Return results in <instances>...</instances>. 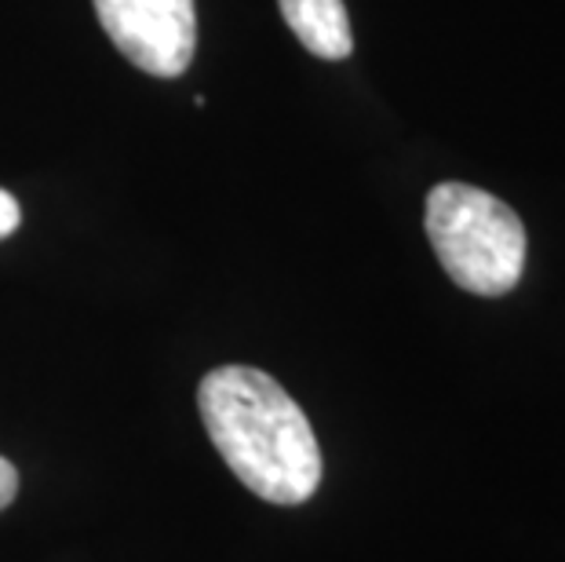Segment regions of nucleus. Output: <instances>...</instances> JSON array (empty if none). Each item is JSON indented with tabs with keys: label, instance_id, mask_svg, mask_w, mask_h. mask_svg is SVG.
I'll use <instances>...</instances> for the list:
<instances>
[{
	"label": "nucleus",
	"instance_id": "7ed1b4c3",
	"mask_svg": "<svg viewBox=\"0 0 565 562\" xmlns=\"http://www.w3.org/2000/svg\"><path fill=\"white\" fill-rule=\"evenodd\" d=\"M92 4L106 38L142 74L172 81L194 63V0H92Z\"/></svg>",
	"mask_w": 565,
	"mask_h": 562
},
{
	"label": "nucleus",
	"instance_id": "423d86ee",
	"mask_svg": "<svg viewBox=\"0 0 565 562\" xmlns=\"http://www.w3.org/2000/svg\"><path fill=\"white\" fill-rule=\"evenodd\" d=\"M15 494H19V471H15V464L0 457V511L15 500Z\"/></svg>",
	"mask_w": 565,
	"mask_h": 562
},
{
	"label": "nucleus",
	"instance_id": "f03ea898",
	"mask_svg": "<svg viewBox=\"0 0 565 562\" xmlns=\"http://www.w3.org/2000/svg\"><path fill=\"white\" fill-rule=\"evenodd\" d=\"M424 226L445 274L475 296H503L525 271V226L508 201L471 183H438Z\"/></svg>",
	"mask_w": 565,
	"mask_h": 562
},
{
	"label": "nucleus",
	"instance_id": "f257e3e1",
	"mask_svg": "<svg viewBox=\"0 0 565 562\" xmlns=\"http://www.w3.org/2000/svg\"><path fill=\"white\" fill-rule=\"evenodd\" d=\"M198 410L242 483L270 505H303L321 486V446L307 413L278 380L252 365H220L201 380Z\"/></svg>",
	"mask_w": 565,
	"mask_h": 562
},
{
	"label": "nucleus",
	"instance_id": "20e7f679",
	"mask_svg": "<svg viewBox=\"0 0 565 562\" xmlns=\"http://www.w3.org/2000/svg\"><path fill=\"white\" fill-rule=\"evenodd\" d=\"M285 26L296 33V41L310 55L340 63L354 52L351 15L343 0H278Z\"/></svg>",
	"mask_w": 565,
	"mask_h": 562
},
{
	"label": "nucleus",
	"instance_id": "39448f33",
	"mask_svg": "<svg viewBox=\"0 0 565 562\" xmlns=\"http://www.w3.org/2000/svg\"><path fill=\"white\" fill-rule=\"evenodd\" d=\"M19 223H22V209H19L15 194H8V190H0V242L15 234V231H19Z\"/></svg>",
	"mask_w": 565,
	"mask_h": 562
}]
</instances>
